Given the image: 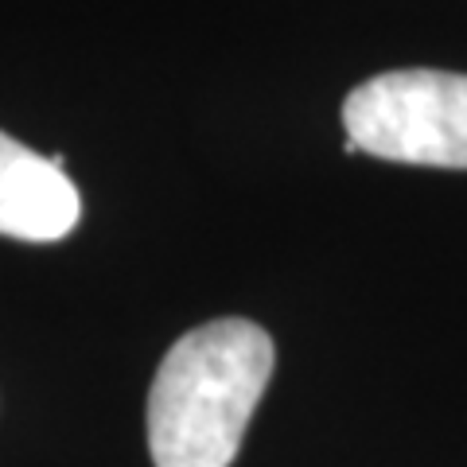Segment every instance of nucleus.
<instances>
[{"label": "nucleus", "mask_w": 467, "mask_h": 467, "mask_svg": "<svg viewBox=\"0 0 467 467\" xmlns=\"http://www.w3.org/2000/svg\"><path fill=\"white\" fill-rule=\"evenodd\" d=\"M273 339L250 319H211L164 355L149 389L156 467H230L273 374Z\"/></svg>", "instance_id": "obj_1"}, {"label": "nucleus", "mask_w": 467, "mask_h": 467, "mask_svg": "<svg viewBox=\"0 0 467 467\" xmlns=\"http://www.w3.org/2000/svg\"><path fill=\"white\" fill-rule=\"evenodd\" d=\"M347 140L378 160L467 171V75L386 70L343 101Z\"/></svg>", "instance_id": "obj_2"}, {"label": "nucleus", "mask_w": 467, "mask_h": 467, "mask_svg": "<svg viewBox=\"0 0 467 467\" xmlns=\"http://www.w3.org/2000/svg\"><path fill=\"white\" fill-rule=\"evenodd\" d=\"M82 218V195L55 160L0 133V234L63 242Z\"/></svg>", "instance_id": "obj_3"}]
</instances>
